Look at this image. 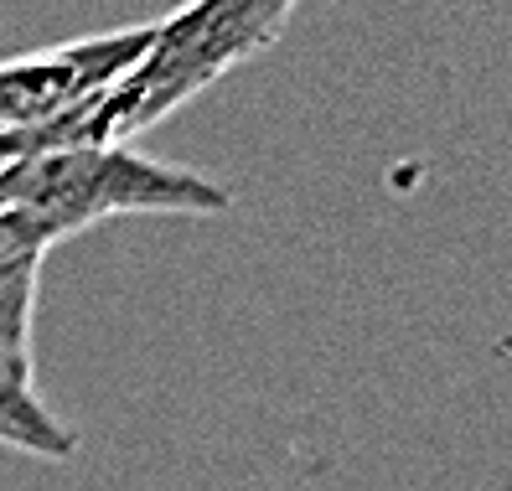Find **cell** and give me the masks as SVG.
Returning <instances> with one entry per match:
<instances>
[{"mask_svg": "<svg viewBox=\"0 0 512 491\" xmlns=\"http://www.w3.org/2000/svg\"><path fill=\"white\" fill-rule=\"evenodd\" d=\"M233 192L192 166L156 161L135 145H78L37 150L0 166V212L42 223L57 243L109 218H213Z\"/></svg>", "mask_w": 512, "mask_h": 491, "instance_id": "cell-1", "label": "cell"}, {"mask_svg": "<svg viewBox=\"0 0 512 491\" xmlns=\"http://www.w3.org/2000/svg\"><path fill=\"white\" fill-rule=\"evenodd\" d=\"M150 37H156V21H140L6 57L0 63V135H32L63 125L68 114H78L88 99H99L140 63Z\"/></svg>", "mask_w": 512, "mask_h": 491, "instance_id": "cell-2", "label": "cell"}, {"mask_svg": "<svg viewBox=\"0 0 512 491\" xmlns=\"http://www.w3.org/2000/svg\"><path fill=\"white\" fill-rule=\"evenodd\" d=\"M42 259L0 264V450L32 460H73L78 429L52 414L37 388L32 321H37Z\"/></svg>", "mask_w": 512, "mask_h": 491, "instance_id": "cell-3", "label": "cell"}, {"mask_svg": "<svg viewBox=\"0 0 512 491\" xmlns=\"http://www.w3.org/2000/svg\"><path fill=\"white\" fill-rule=\"evenodd\" d=\"M52 233L21 212H0V264H16V259H47L52 249Z\"/></svg>", "mask_w": 512, "mask_h": 491, "instance_id": "cell-4", "label": "cell"}]
</instances>
